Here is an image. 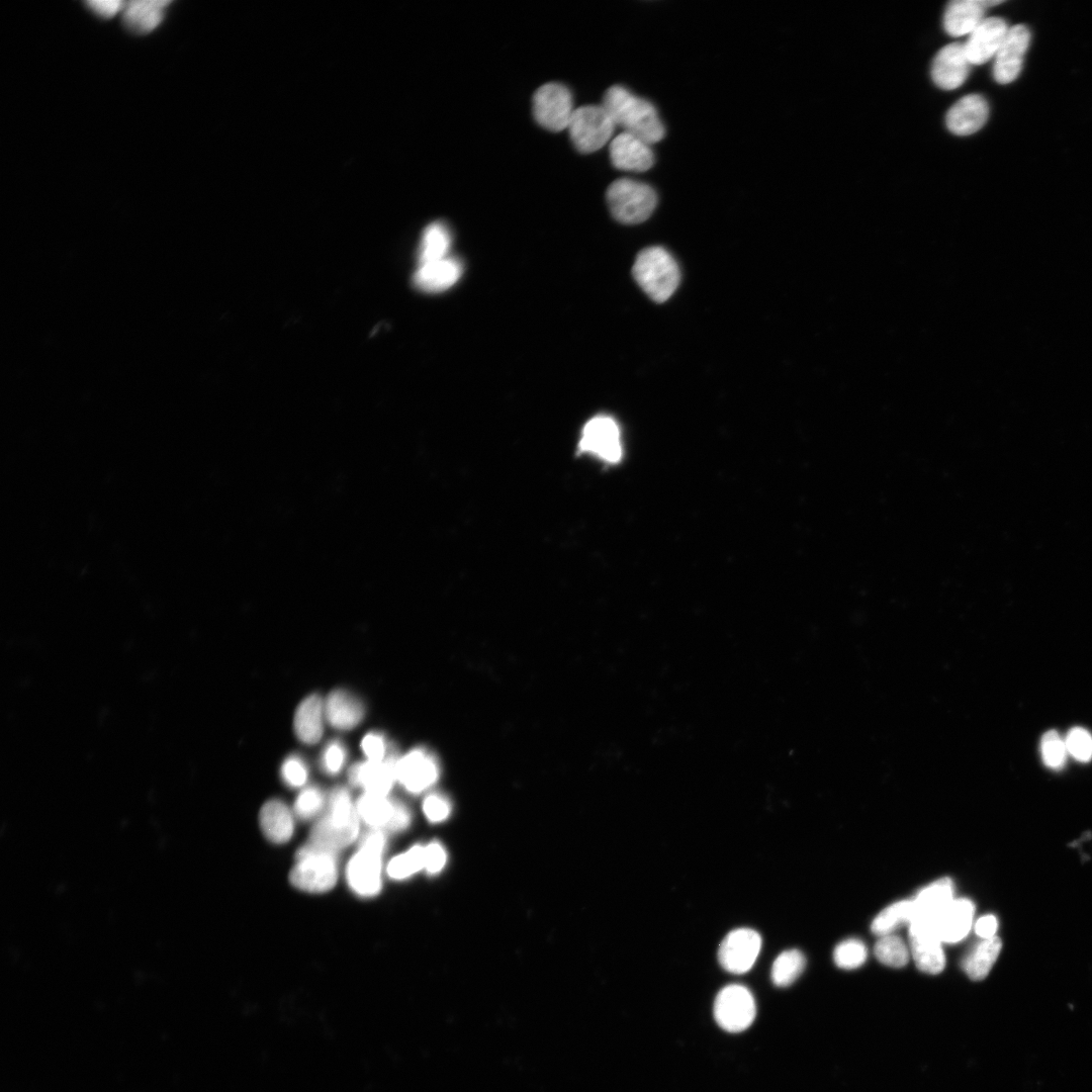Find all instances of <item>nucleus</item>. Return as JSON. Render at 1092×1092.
I'll use <instances>...</instances> for the list:
<instances>
[{"label":"nucleus","instance_id":"obj_1","mask_svg":"<svg viewBox=\"0 0 1092 1092\" xmlns=\"http://www.w3.org/2000/svg\"><path fill=\"white\" fill-rule=\"evenodd\" d=\"M602 105L615 124L624 128V131L649 145L663 139L665 128L654 105L627 88L620 85L610 87L604 95Z\"/></svg>","mask_w":1092,"mask_h":1092},{"label":"nucleus","instance_id":"obj_2","mask_svg":"<svg viewBox=\"0 0 1092 1092\" xmlns=\"http://www.w3.org/2000/svg\"><path fill=\"white\" fill-rule=\"evenodd\" d=\"M328 809V813L314 825L309 843L336 852L357 837L359 815L345 788H337L331 793Z\"/></svg>","mask_w":1092,"mask_h":1092},{"label":"nucleus","instance_id":"obj_3","mask_svg":"<svg viewBox=\"0 0 1092 1092\" xmlns=\"http://www.w3.org/2000/svg\"><path fill=\"white\" fill-rule=\"evenodd\" d=\"M632 273L638 285L655 302L667 300L679 282L676 262L661 247L642 250L636 257Z\"/></svg>","mask_w":1092,"mask_h":1092},{"label":"nucleus","instance_id":"obj_4","mask_svg":"<svg viewBox=\"0 0 1092 1092\" xmlns=\"http://www.w3.org/2000/svg\"><path fill=\"white\" fill-rule=\"evenodd\" d=\"M607 201L612 215L618 221L635 224L651 215L657 204V195L648 184L621 178L609 186Z\"/></svg>","mask_w":1092,"mask_h":1092},{"label":"nucleus","instance_id":"obj_5","mask_svg":"<svg viewBox=\"0 0 1092 1092\" xmlns=\"http://www.w3.org/2000/svg\"><path fill=\"white\" fill-rule=\"evenodd\" d=\"M385 837L380 829H373L362 839L359 850L347 867V880L351 889L362 897L376 895L381 888V855Z\"/></svg>","mask_w":1092,"mask_h":1092},{"label":"nucleus","instance_id":"obj_6","mask_svg":"<svg viewBox=\"0 0 1092 1092\" xmlns=\"http://www.w3.org/2000/svg\"><path fill=\"white\" fill-rule=\"evenodd\" d=\"M338 879L336 852L311 843L300 848L290 873L291 884L303 891L323 893L331 890Z\"/></svg>","mask_w":1092,"mask_h":1092},{"label":"nucleus","instance_id":"obj_7","mask_svg":"<svg viewBox=\"0 0 1092 1092\" xmlns=\"http://www.w3.org/2000/svg\"><path fill=\"white\" fill-rule=\"evenodd\" d=\"M615 126L603 105H584L574 109L567 129L572 144L579 152L593 153L609 142Z\"/></svg>","mask_w":1092,"mask_h":1092},{"label":"nucleus","instance_id":"obj_8","mask_svg":"<svg viewBox=\"0 0 1092 1092\" xmlns=\"http://www.w3.org/2000/svg\"><path fill=\"white\" fill-rule=\"evenodd\" d=\"M713 1013L717 1024L728 1032H741L753 1022L756 1005L751 992L742 985H728L716 996Z\"/></svg>","mask_w":1092,"mask_h":1092},{"label":"nucleus","instance_id":"obj_9","mask_svg":"<svg viewBox=\"0 0 1092 1092\" xmlns=\"http://www.w3.org/2000/svg\"><path fill=\"white\" fill-rule=\"evenodd\" d=\"M573 101L569 89L560 83H547L539 87L533 96V114L543 127L560 131L567 128L573 114Z\"/></svg>","mask_w":1092,"mask_h":1092},{"label":"nucleus","instance_id":"obj_10","mask_svg":"<svg viewBox=\"0 0 1092 1092\" xmlns=\"http://www.w3.org/2000/svg\"><path fill=\"white\" fill-rule=\"evenodd\" d=\"M578 448L580 452L592 454L605 462H619L623 447L616 421L608 416L590 419L582 429Z\"/></svg>","mask_w":1092,"mask_h":1092},{"label":"nucleus","instance_id":"obj_11","mask_svg":"<svg viewBox=\"0 0 1092 1092\" xmlns=\"http://www.w3.org/2000/svg\"><path fill=\"white\" fill-rule=\"evenodd\" d=\"M760 947L761 937L755 930L735 929L729 932L720 944L719 963L730 973L743 974L752 968Z\"/></svg>","mask_w":1092,"mask_h":1092},{"label":"nucleus","instance_id":"obj_12","mask_svg":"<svg viewBox=\"0 0 1092 1092\" xmlns=\"http://www.w3.org/2000/svg\"><path fill=\"white\" fill-rule=\"evenodd\" d=\"M909 949L917 968L928 974H938L945 966L942 941L933 926L926 920L909 924Z\"/></svg>","mask_w":1092,"mask_h":1092},{"label":"nucleus","instance_id":"obj_13","mask_svg":"<svg viewBox=\"0 0 1092 1092\" xmlns=\"http://www.w3.org/2000/svg\"><path fill=\"white\" fill-rule=\"evenodd\" d=\"M1030 42V31L1023 24L1010 27L995 55L993 76L999 84L1013 82L1019 75Z\"/></svg>","mask_w":1092,"mask_h":1092},{"label":"nucleus","instance_id":"obj_14","mask_svg":"<svg viewBox=\"0 0 1092 1092\" xmlns=\"http://www.w3.org/2000/svg\"><path fill=\"white\" fill-rule=\"evenodd\" d=\"M398 759L395 750L389 747L382 761L367 760L354 764L349 770V781L363 788L365 793L386 796L396 781Z\"/></svg>","mask_w":1092,"mask_h":1092},{"label":"nucleus","instance_id":"obj_15","mask_svg":"<svg viewBox=\"0 0 1092 1092\" xmlns=\"http://www.w3.org/2000/svg\"><path fill=\"white\" fill-rule=\"evenodd\" d=\"M1008 29L1005 20L1000 17L984 18L964 43L970 64L982 65L995 57Z\"/></svg>","mask_w":1092,"mask_h":1092},{"label":"nucleus","instance_id":"obj_16","mask_svg":"<svg viewBox=\"0 0 1092 1092\" xmlns=\"http://www.w3.org/2000/svg\"><path fill=\"white\" fill-rule=\"evenodd\" d=\"M437 779V761L423 748L410 751L397 761L396 780L412 793L426 790Z\"/></svg>","mask_w":1092,"mask_h":1092},{"label":"nucleus","instance_id":"obj_17","mask_svg":"<svg viewBox=\"0 0 1092 1092\" xmlns=\"http://www.w3.org/2000/svg\"><path fill=\"white\" fill-rule=\"evenodd\" d=\"M610 158L615 168L631 172L647 171L654 164V155L650 145L626 131L612 140Z\"/></svg>","mask_w":1092,"mask_h":1092},{"label":"nucleus","instance_id":"obj_18","mask_svg":"<svg viewBox=\"0 0 1092 1092\" xmlns=\"http://www.w3.org/2000/svg\"><path fill=\"white\" fill-rule=\"evenodd\" d=\"M969 65L964 44L952 42L943 47L934 57L931 67L933 82L941 89L952 90L967 79Z\"/></svg>","mask_w":1092,"mask_h":1092},{"label":"nucleus","instance_id":"obj_19","mask_svg":"<svg viewBox=\"0 0 1092 1092\" xmlns=\"http://www.w3.org/2000/svg\"><path fill=\"white\" fill-rule=\"evenodd\" d=\"M975 905L968 899H953L931 923L942 942L954 943L965 938L972 926Z\"/></svg>","mask_w":1092,"mask_h":1092},{"label":"nucleus","instance_id":"obj_20","mask_svg":"<svg viewBox=\"0 0 1092 1092\" xmlns=\"http://www.w3.org/2000/svg\"><path fill=\"white\" fill-rule=\"evenodd\" d=\"M989 114L986 99L969 94L958 100L947 111L946 125L957 135H970L983 127Z\"/></svg>","mask_w":1092,"mask_h":1092},{"label":"nucleus","instance_id":"obj_21","mask_svg":"<svg viewBox=\"0 0 1092 1092\" xmlns=\"http://www.w3.org/2000/svg\"><path fill=\"white\" fill-rule=\"evenodd\" d=\"M995 0H954L944 12L943 26L951 36L970 34L984 19L988 7L998 5Z\"/></svg>","mask_w":1092,"mask_h":1092},{"label":"nucleus","instance_id":"obj_22","mask_svg":"<svg viewBox=\"0 0 1092 1092\" xmlns=\"http://www.w3.org/2000/svg\"><path fill=\"white\" fill-rule=\"evenodd\" d=\"M462 263L453 257L421 264L414 274V285L425 292H440L453 286L462 274Z\"/></svg>","mask_w":1092,"mask_h":1092},{"label":"nucleus","instance_id":"obj_23","mask_svg":"<svg viewBox=\"0 0 1092 1092\" xmlns=\"http://www.w3.org/2000/svg\"><path fill=\"white\" fill-rule=\"evenodd\" d=\"M325 716L334 728L348 730L361 722L364 716V707L349 692L335 690L330 693L325 702Z\"/></svg>","mask_w":1092,"mask_h":1092},{"label":"nucleus","instance_id":"obj_24","mask_svg":"<svg viewBox=\"0 0 1092 1092\" xmlns=\"http://www.w3.org/2000/svg\"><path fill=\"white\" fill-rule=\"evenodd\" d=\"M325 702L318 695L305 698L297 707L294 715V731L300 741L306 744L316 743L324 729Z\"/></svg>","mask_w":1092,"mask_h":1092},{"label":"nucleus","instance_id":"obj_25","mask_svg":"<svg viewBox=\"0 0 1092 1092\" xmlns=\"http://www.w3.org/2000/svg\"><path fill=\"white\" fill-rule=\"evenodd\" d=\"M169 4L170 2L166 0L125 2L122 10L123 23L132 32L149 33L162 22L165 9Z\"/></svg>","mask_w":1092,"mask_h":1092},{"label":"nucleus","instance_id":"obj_26","mask_svg":"<svg viewBox=\"0 0 1092 1092\" xmlns=\"http://www.w3.org/2000/svg\"><path fill=\"white\" fill-rule=\"evenodd\" d=\"M953 899V885L950 879L942 878L933 882L923 888L912 900L913 921L934 919Z\"/></svg>","mask_w":1092,"mask_h":1092},{"label":"nucleus","instance_id":"obj_27","mask_svg":"<svg viewBox=\"0 0 1092 1092\" xmlns=\"http://www.w3.org/2000/svg\"><path fill=\"white\" fill-rule=\"evenodd\" d=\"M260 824L266 837L275 842H286L293 833V818L287 806L278 800L264 804L260 811Z\"/></svg>","mask_w":1092,"mask_h":1092},{"label":"nucleus","instance_id":"obj_28","mask_svg":"<svg viewBox=\"0 0 1092 1092\" xmlns=\"http://www.w3.org/2000/svg\"><path fill=\"white\" fill-rule=\"evenodd\" d=\"M1002 947L998 936L982 939L965 958L963 968L972 980H983L995 964Z\"/></svg>","mask_w":1092,"mask_h":1092},{"label":"nucleus","instance_id":"obj_29","mask_svg":"<svg viewBox=\"0 0 1092 1092\" xmlns=\"http://www.w3.org/2000/svg\"><path fill=\"white\" fill-rule=\"evenodd\" d=\"M451 243V233L445 223L434 221L427 225L419 248L420 265L448 257Z\"/></svg>","mask_w":1092,"mask_h":1092},{"label":"nucleus","instance_id":"obj_30","mask_svg":"<svg viewBox=\"0 0 1092 1092\" xmlns=\"http://www.w3.org/2000/svg\"><path fill=\"white\" fill-rule=\"evenodd\" d=\"M394 802L386 796L365 793L356 805L359 817L374 829L387 828L393 813Z\"/></svg>","mask_w":1092,"mask_h":1092},{"label":"nucleus","instance_id":"obj_31","mask_svg":"<svg viewBox=\"0 0 1092 1092\" xmlns=\"http://www.w3.org/2000/svg\"><path fill=\"white\" fill-rule=\"evenodd\" d=\"M914 920V906L912 900H903L891 904L882 910L872 923V931L879 935H887L903 925L910 924Z\"/></svg>","mask_w":1092,"mask_h":1092},{"label":"nucleus","instance_id":"obj_32","mask_svg":"<svg viewBox=\"0 0 1092 1092\" xmlns=\"http://www.w3.org/2000/svg\"><path fill=\"white\" fill-rule=\"evenodd\" d=\"M806 960L798 949L785 950L779 954L771 967V981L778 987H788L794 983L805 968Z\"/></svg>","mask_w":1092,"mask_h":1092},{"label":"nucleus","instance_id":"obj_33","mask_svg":"<svg viewBox=\"0 0 1092 1092\" xmlns=\"http://www.w3.org/2000/svg\"><path fill=\"white\" fill-rule=\"evenodd\" d=\"M877 959L892 968H902L909 960L910 949L901 937L891 933L880 936L875 946Z\"/></svg>","mask_w":1092,"mask_h":1092},{"label":"nucleus","instance_id":"obj_34","mask_svg":"<svg viewBox=\"0 0 1092 1092\" xmlns=\"http://www.w3.org/2000/svg\"><path fill=\"white\" fill-rule=\"evenodd\" d=\"M425 847L416 845L406 852L393 857L387 867L390 878L401 880L424 868Z\"/></svg>","mask_w":1092,"mask_h":1092},{"label":"nucleus","instance_id":"obj_35","mask_svg":"<svg viewBox=\"0 0 1092 1092\" xmlns=\"http://www.w3.org/2000/svg\"><path fill=\"white\" fill-rule=\"evenodd\" d=\"M867 954V947L860 940L847 939L835 947L833 957L839 968L852 970L864 963Z\"/></svg>","mask_w":1092,"mask_h":1092},{"label":"nucleus","instance_id":"obj_36","mask_svg":"<svg viewBox=\"0 0 1092 1092\" xmlns=\"http://www.w3.org/2000/svg\"><path fill=\"white\" fill-rule=\"evenodd\" d=\"M1040 752L1045 765L1052 768L1061 767L1068 752L1065 739L1055 730L1048 731L1041 738Z\"/></svg>","mask_w":1092,"mask_h":1092},{"label":"nucleus","instance_id":"obj_37","mask_svg":"<svg viewBox=\"0 0 1092 1092\" xmlns=\"http://www.w3.org/2000/svg\"><path fill=\"white\" fill-rule=\"evenodd\" d=\"M1068 753L1079 761H1089L1092 758V736L1084 728H1072L1065 738Z\"/></svg>","mask_w":1092,"mask_h":1092},{"label":"nucleus","instance_id":"obj_38","mask_svg":"<svg viewBox=\"0 0 1092 1092\" xmlns=\"http://www.w3.org/2000/svg\"><path fill=\"white\" fill-rule=\"evenodd\" d=\"M325 798L321 790L310 787L302 791L294 803V811L301 819L316 815L324 807Z\"/></svg>","mask_w":1092,"mask_h":1092},{"label":"nucleus","instance_id":"obj_39","mask_svg":"<svg viewBox=\"0 0 1092 1092\" xmlns=\"http://www.w3.org/2000/svg\"><path fill=\"white\" fill-rule=\"evenodd\" d=\"M281 775L283 781L288 786L297 788L305 784L307 769L304 762L298 756L292 755L283 762Z\"/></svg>","mask_w":1092,"mask_h":1092},{"label":"nucleus","instance_id":"obj_40","mask_svg":"<svg viewBox=\"0 0 1092 1092\" xmlns=\"http://www.w3.org/2000/svg\"><path fill=\"white\" fill-rule=\"evenodd\" d=\"M345 759L346 750L342 743L339 741H332L324 750L322 765L326 772L336 775L342 769Z\"/></svg>","mask_w":1092,"mask_h":1092},{"label":"nucleus","instance_id":"obj_41","mask_svg":"<svg viewBox=\"0 0 1092 1092\" xmlns=\"http://www.w3.org/2000/svg\"><path fill=\"white\" fill-rule=\"evenodd\" d=\"M361 747L368 760L372 761H382L389 748L386 745L383 736L375 732L368 733L364 736Z\"/></svg>","mask_w":1092,"mask_h":1092},{"label":"nucleus","instance_id":"obj_42","mask_svg":"<svg viewBox=\"0 0 1092 1092\" xmlns=\"http://www.w3.org/2000/svg\"><path fill=\"white\" fill-rule=\"evenodd\" d=\"M423 808L428 819L433 822L444 820L450 812L449 803L445 798L439 795H430L427 797Z\"/></svg>","mask_w":1092,"mask_h":1092},{"label":"nucleus","instance_id":"obj_43","mask_svg":"<svg viewBox=\"0 0 1092 1092\" xmlns=\"http://www.w3.org/2000/svg\"><path fill=\"white\" fill-rule=\"evenodd\" d=\"M446 860L443 847L438 843H431L425 847L424 869L435 874L441 871Z\"/></svg>","mask_w":1092,"mask_h":1092},{"label":"nucleus","instance_id":"obj_44","mask_svg":"<svg viewBox=\"0 0 1092 1092\" xmlns=\"http://www.w3.org/2000/svg\"><path fill=\"white\" fill-rule=\"evenodd\" d=\"M87 5L97 16L108 19L122 11L125 2L120 0H92L88 1Z\"/></svg>","mask_w":1092,"mask_h":1092},{"label":"nucleus","instance_id":"obj_45","mask_svg":"<svg viewBox=\"0 0 1092 1092\" xmlns=\"http://www.w3.org/2000/svg\"><path fill=\"white\" fill-rule=\"evenodd\" d=\"M410 821L411 815L407 809L403 805L394 802L392 817L387 829L391 831L401 830L410 824Z\"/></svg>","mask_w":1092,"mask_h":1092},{"label":"nucleus","instance_id":"obj_46","mask_svg":"<svg viewBox=\"0 0 1092 1092\" xmlns=\"http://www.w3.org/2000/svg\"><path fill=\"white\" fill-rule=\"evenodd\" d=\"M997 928L998 920L994 915L982 916L975 925V931L982 939L995 936Z\"/></svg>","mask_w":1092,"mask_h":1092}]
</instances>
